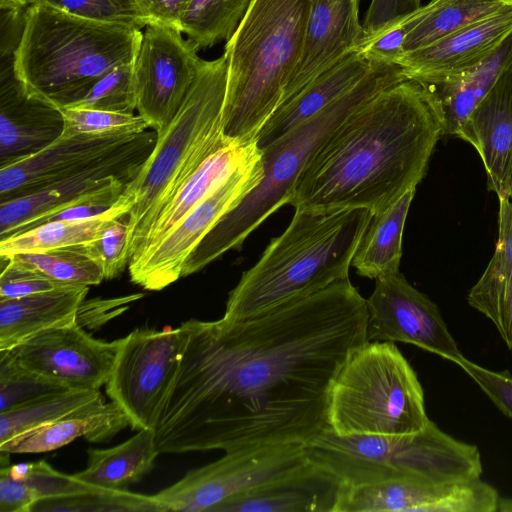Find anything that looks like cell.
<instances>
[{"label":"cell","instance_id":"1","mask_svg":"<svg viewBox=\"0 0 512 512\" xmlns=\"http://www.w3.org/2000/svg\"><path fill=\"white\" fill-rule=\"evenodd\" d=\"M367 324L349 278L246 320L183 322L160 453L306 445L329 428L332 382L368 341Z\"/></svg>","mask_w":512,"mask_h":512},{"label":"cell","instance_id":"2","mask_svg":"<svg viewBox=\"0 0 512 512\" xmlns=\"http://www.w3.org/2000/svg\"><path fill=\"white\" fill-rule=\"evenodd\" d=\"M443 135L427 85L405 79L353 111L320 145L289 202L295 209L381 211L426 174Z\"/></svg>","mask_w":512,"mask_h":512},{"label":"cell","instance_id":"3","mask_svg":"<svg viewBox=\"0 0 512 512\" xmlns=\"http://www.w3.org/2000/svg\"><path fill=\"white\" fill-rule=\"evenodd\" d=\"M371 217L372 212L364 208L295 209L285 231L271 240L230 291L222 318L246 320L349 278L353 256Z\"/></svg>","mask_w":512,"mask_h":512},{"label":"cell","instance_id":"4","mask_svg":"<svg viewBox=\"0 0 512 512\" xmlns=\"http://www.w3.org/2000/svg\"><path fill=\"white\" fill-rule=\"evenodd\" d=\"M142 35L139 29L32 3L14 53V72L29 96L64 109L111 69L134 62Z\"/></svg>","mask_w":512,"mask_h":512},{"label":"cell","instance_id":"5","mask_svg":"<svg viewBox=\"0 0 512 512\" xmlns=\"http://www.w3.org/2000/svg\"><path fill=\"white\" fill-rule=\"evenodd\" d=\"M312 0H253L225 45L224 134L250 143L280 105L302 53Z\"/></svg>","mask_w":512,"mask_h":512},{"label":"cell","instance_id":"6","mask_svg":"<svg viewBox=\"0 0 512 512\" xmlns=\"http://www.w3.org/2000/svg\"><path fill=\"white\" fill-rule=\"evenodd\" d=\"M405 79L399 64L377 60L343 96L261 149L260 182L206 235L187 259L182 277L202 270L231 249H240L264 220L289 204L300 174L334 129L375 94Z\"/></svg>","mask_w":512,"mask_h":512},{"label":"cell","instance_id":"7","mask_svg":"<svg viewBox=\"0 0 512 512\" xmlns=\"http://www.w3.org/2000/svg\"><path fill=\"white\" fill-rule=\"evenodd\" d=\"M227 59L203 60L181 108L160 131L154 148L119 202L128 213L129 246L213 153L234 142L224 134Z\"/></svg>","mask_w":512,"mask_h":512},{"label":"cell","instance_id":"8","mask_svg":"<svg viewBox=\"0 0 512 512\" xmlns=\"http://www.w3.org/2000/svg\"><path fill=\"white\" fill-rule=\"evenodd\" d=\"M305 446L310 460L347 485L467 481L481 478L483 471L476 445L455 439L431 420L409 435L338 436L327 429Z\"/></svg>","mask_w":512,"mask_h":512},{"label":"cell","instance_id":"9","mask_svg":"<svg viewBox=\"0 0 512 512\" xmlns=\"http://www.w3.org/2000/svg\"><path fill=\"white\" fill-rule=\"evenodd\" d=\"M328 426L338 436L409 435L430 419L416 372L393 342L367 341L334 378Z\"/></svg>","mask_w":512,"mask_h":512},{"label":"cell","instance_id":"10","mask_svg":"<svg viewBox=\"0 0 512 512\" xmlns=\"http://www.w3.org/2000/svg\"><path fill=\"white\" fill-rule=\"evenodd\" d=\"M183 341L180 326L162 331L136 328L122 338L105 388L132 429L155 430L178 370Z\"/></svg>","mask_w":512,"mask_h":512},{"label":"cell","instance_id":"11","mask_svg":"<svg viewBox=\"0 0 512 512\" xmlns=\"http://www.w3.org/2000/svg\"><path fill=\"white\" fill-rule=\"evenodd\" d=\"M307 460L304 444L228 451L152 496L162 511L211 512L223 501L281 477Z\"/></svg>","mask_w":512,"mask_h":512},{"label":"cell","instance_id":"12","mask_svg":"<svg viewBox=\"0 0 512 512\" xmlns=\"http://www.w3.org/2000/svg\"><path fill=\"white\" fill-rule=\"evenodd\" d=\"M262 175L260 154L239 167L160 241L132 257L128 264L131 281L145 290L160 291L180 279L189 256L220 219L258 185Z\"/></svg>","mask_w":512,"mask_h":512},{"label":"cell","instance_id":"13","mask_svg":"<svg viewBox=\"0 0 512 512\" xmlns=\"http://www.w3.org/2000/svg\"><path fill=\"white\" fill-rule=\"evenodd\" d=\"M197 51L180 30L158 24L144 28L134 60L136 110L154 131L162 130L185 101L202 62Z\"/></svg>","mask_w":512,"mask_h":512},{"label":"cell","instance_id":"14","mask_svg":"<svg viewBox=\"0 0 512 512\" xmlns=\"http://www.w3.org/2000/svg\"><path fill=\"white\" fill-rule=\"evenodd\" d=\"M366 306L368 341L411 344L453 363L463 356L438 306L400 271L375 279Z\"/></svg>","mask_w":512,"mask_h":512},{"label":"cell","instance_id":"15","mask_svg":"<svg viewBox=\"0 0 512 512\" xmlns=\"http://www.w3.org/2000/svg\"><path fill=\"white\" fill-rule=\"evenodd\" d=\"M121 341L96 339L74 321L2 352L30 372L68 389H100L109 378Z\"/></svg>","mask_w":512,"mask_h":512},{"label":"cell","instance_id":"16","mask_svg":"<svg viewBox=\"0 0 512 512\" xmlns=\"http://www.w3.org/2000/svg\"><path fill=\"white\" fill-rule=\"evenodd\" d=\"M156 131L145 130L80 171L24 196L0 203V240L22 225L53 213L116 179L131 182L150 156Z\"/></svg>","mask_w":512,"mask_h":512},{"label":"cell","instance_id":"17","mask_svg":"<svg viewBox=\"0 0 512 512\" xmlns=\"http://www.w3.org/2000/svg\"><path fill=\"white\" fill-rule=\"evenodd\" d=\"M512 34V3L425 47L402 53L399 64L408 79L436 85L472 69Z\"/></svg>","mask_w":512,"mask_h":512},{"label":"cell","instance_id":"18","mask_svg":"<svg viewBox=\"0 0 512 512\" xmlns=\"http://www.w3.org/2000/svg\"><path fill=\"white\" fill-rule=\"evenodd\" d=\"M359 3L360 0L311 1L300 60L280 105L347 55L361 49L368 33L359 20Z\"/></svg>","mask_w":512,"mask_h":512},{"label":"cell","instance_id":"19","mask_svg":"<svg viewBox=\"0 0 512 512\" xmlns=\"http://www.w3.org/2000/svg\"><path fill=\"white\" fill-rule=\"evenodd\" d=\"M61 109L29 96L14 72V57L0 61V168L23 160L58 139Z\"/></svg>","mask_w":512,"mask_h":512},{"label":"cell","instance_id":"20","mask_svg":"<svg viewBox=\"0 0 512 512\" xmlns=\"http://www.w3.org/2000/svg\"><path fill=\"white\" fill-rule=\"evenodd\" d=\"M137 134H61L36 154L0 168V203L80 171Z\"/></svg>","mask_w":512,"mask_h":512},{"label":"cell","instance_id":"21","mask_svg":"<svg viewBox=\"0 0 512 512\" xmlns=\"http://www.w3.org/2000/svg\"><path fill=\"white\" fill-rule=\"evenodd\" d=\"M346 483L308 458L290 472L231 497L211 512H337Z\"/></svg>","mask_w":512,"mask_h":512},{"label":"cell","instance_id":"22","mask_svg":"<svg viewBox=\"0 0 512 512\" xmlns=\"http://www.w3.org/2000/svg\"><path fill=\"white\" fill-rule=\"evenodd\" d=\"M460 139L478 152L487 186L512 199V61L466 120Z\"/></svg>","mask_w":512,"mask_h":512},{"label":"cell","instance_id":"23","mask_svg":"<svg viewBox=\"0 0 512 512\" xmlns=\"http://www.w3.org/2000/svg\"><path fill=\"white\" fill-rule=\"evenodd\" d=\"M260 154L254 141L232 142L209 156L133 239L129 246L130 259L160 241L239 167Z\"/></svg>","mask_w":512,"mask_h":512},{"label":"cell","instance_id":"24","mask_svg":"<svg viewBox=\"0 0 512 512\" xmlns=\"http://www.w3.org/2000/svg\"><path fill=\"white\" fill-rule=\"evenodd\" d=\"M376 61L358 50L316 77L274 111L256 137L258 148H265L343 96L371 70Z\"/></svg>","mask_w":512,"mask_h":512},{"label":"cell","instance_id":"25","mask_svg":"<svg viewBox=\"0 0 512 512\" xmlns=\"http://www.w3.org/2000/svg\"><path fill=\"white\" fill-rule=\"evenodd\" d=\"M130 426L125 412L105 398L89 403L55 421L22 433L0 444V451L10 454L49 452L84 437L89 442H103Z\"/></svg>","mask_w":512,"mask_h":512},{"label":"cell","instance_id":"26","mask_svg":"<svg viewBox=\"0 0 512 512\" xmlns=\"http://www.w3.org/2000/svg\"><path fill=\"white\" fill-rule=\"evenodd\" d=\"M89 286L66 285L29 296L0 300V351L51 328L76 321Z\"/></svg>","mask_w":512,"mask_h":512},{"label":"cell","instance_id":"27","mask_svg":"<svg viewBox=\"0 0 512 512\" xmlns=\"http://www.w3.org/2000/svg\"><path fill=\"white\" fill-rule=\"evenodd\" d=\"M498 200L494 254L470 289L467 301L493 323L504 344L512 350V199Z\"/></svg>","mask_w":512,"mask_h":512},{"label":"cell","instance_id":"28","mask_svg":"<svg viewBox=\"0 0 512 512\" xmlns=\"http://www.w3.org/2000/svg\"><path fill=\"white\" fill-rule=\"evenodd\" d=\"M511 61L512 34L496 51L472 69L436 85H427L436 102L443 134L460 137L471 112Z\"/></svg>","mask_w":512,"mask_h":512},{"label":"cell","instance_id":"29","mask_svg":"<svg viewBox=\"0 0 512 512\" xmlns=\"http://www.w3.org/2000/svg\"><path fill=\"white\" fill-rule=\"evenodd\" d=\"M416 188L406 191L386 208L372 214L351 266L370 279L399 272L403 231Z\"/></svg>","mask_w":512,"mask_h":512},{"label":"cell","instance_id":"30","mask_svg":"<svg viewBox=\"0 0 512 512\" xmlns=\"http://www.w3.org/2000/svg\"><path fill=\"white\" fill-rule=\"evenodd\" d=\"M159 454L155 430L142 429L112 448L89 449L86 468L74 475L95 487L121 490L148 474Z\"/></svg>","mask_w":512,"mask_h":512},{"label":"cell","instance_id":"31","mask_svg":"<svg viewBox=\"0 0 512 512\" xmlns=\"http://www.w3.org/2000/svg\"><path fill=\"white\" fill-rule=\"evenodd\" d=\"M508 0H431L407 16L402 53L432 44L470 24L494 15Z\"/></svg>","mask_w":512,"mask_h":512},{"label":"cell","instance_id":"32","mask_svg":"<svg viewBox=\"0 0 512 512\" xmlns=\"http://www.w3.org/2000/svg\"><path fill=\"white\" fill-rule=\"evenodd\" d=\"M446 495L434 482L385 481L347 485L337 512L417 511L437 512Z\"/></svg>","mask_w":512,"mask_h":512},{"label":"cell","instance_id":"33","mask_svg":"<svg viewBox=\"0 0 512 512\" xmlns=\"http://www.w3.org/2000/svg\"><path fill=\"white\" fill-rule=\"evenodd\" d=\"M131 208L119 201L105 214L80 221H54L0 240V255L41 252L82 245L100 238L108 223L128 214Z\"/></svg>","mask_w":512,"mask_h":512},{"label":"cell","instance_id":"34","mask_svg":"<svg viewBox=\"0 0 512 512\" xmlns=\"http://www.w3.org/2000/svg\"><path fill=\"white\" fill-rule=\"evenodd\" d=\"M103 397L99 389H68L35 398L0 412V444Z\"/></svg>","mask_w":512,"mask_h":512},{"label":"cell","instance_id":"35","mask_svg":"<svg viewBox=\"0 0 512 512\" xmlns=\"http://www.w3.org/2000/svg\"><path fill=\"white\" fill-rule=\"evenodd\" d=\"M253 0H191L180 30L196 48L228 41L237 30Z\"/></svg>","mask_w":512,"mask_h":512},{"label":"cell","instance_id":"36","mask_svg":"<svg viewBox=\"0 0 512 512\" xmlns=\"http://www.w3.org/2000/svg\"><path fill=\"white\" fill-rule=\"evenodd\" d=\"M14 255L66 284L91 286L105 279L100 264L86 251L84 244Z\"/></svg>","mask_w":512,"mask_h":512},{"label":"cell","instance_id":"37","mask_svg":"<svg viewBox=\"0 0 512 512\" xmlns=\"http://www.w3.org/2000/svg\"><path fill=\"white\" fill-rule=\"evenodd\" d=\"M34 511H162L152 495L121 490L96 492L48 498L37 501L30 509Z\"/></svg>","mask_w":512,"mask_h":512},{"label":"cell","instance_id":"38","mask_svg":"<svg viewBox=\"0 0 512 512\" xmlns=\"http://www.w3.org/2000/svg\"><path fill=\"white\" fill-rule=\"evenodd\" d=\"M70 107L134 113L136 109L134 62L111 69L94 83L81 100Z\"/></svg>","mask_w":512,"mask_h":512},{"label":"cell","instance_id":"39","mask_svg":"<svg viewBox=\"0 0 512 512\" xmlns=\"http://www.w3.org/2000/svg\"><path fill=\"white\" fill-rule=\"evenodd\" d=\"M8 470L13 478L25 483L32 493L35 503L42 499L104 490L81 481L74 474L67 475L58 472L44 460L9 465Z\"/></svg>","mask_w":512,"mask_h":512},{"label":"cell","instance_id":"40","mask_svg":"<svg viewBox=\"0 0 512 512\" xmlns=\"http://www.w3.org/2000/svg\"><path fill=\"white\" fill-rule=\"evenodd\" d=\"M41 2L91 21L142 30L148 25L136 0H28Z\"/></svg>","mask_w":512,"mask_h":512},{"label":"cell","instance_id":"41","mask_svg":"<svg viewBox=\"0 0 512 512\" xmlns=\"http://www.w3.org/2000/svg\"><path fill=\"white\" fill-rule=\"evenodd\" d=\"M62 134H137L149 129L148 123L134 113H120L79 107L61 109Z\"/></svg>","mask_w":512,"mask_h":512},{"label":"cell","instance_id":"42","mask_svg":"<svg viewBox=\"0 0 512 512\" xmlns=\"http://www.w3.org/2000/svg\"><path fill=\"white\" fill-rule=\"evenodd\" d=\"M63 390L68 388L30 372L0 351V412Z\"/></svg>","mask_w":512,"mask_h":512},{"label":"cell","instance_id":"43","mask_svg":"<svg viewBox=\"0 0 512 512\" xmlns=\"http://www.w3.org/2000/svg\"><path fill=\"white\" fill-rule=\"evenodd\" d=\"M0 300L53 290L66 284L44 274L17 255H0Z\"/></svg>","mask_w":512,"mask_h":512},{"label":"cell","instance_id":"44","mask_svg":"<svg viewBox=\"0 0 512 512\" xmlns=\"http://www.w3.org/2000/svg\"><path fill=\"white\" fill-rule=\"evenodd\" d=\"M84 247L100 264L105 279L119 276L130 261L128 214L112 219L100 238Z\"/></svg>","mask_w":512,"mask_h":512},{"label":"cell","instance_id":"45","mask_svg":"<svg viewBox=\"0 0 512 512\" xmlns=\"http://www.w3.org/2000/svg\"><path fill=\"white\" fill-rule=\"evenodd\" d=\"M478 385L494 405L512 420V375L508 371H493L462 356L456 362Z\"/></svg>","mask_w":512,"mask_h":512},{"label":"cell","instance_id":"46","mask_svg":"<svg viewBox=\"0 0 512 512\" xmlns=\"http://www.w3.org/2000/svg\"><path fill=\"white\" fill-rule=\"evenodd\" d=\"M28 0H0V59L13 58L26 25Z\"/></svg>","mask_w":512,"mask_h":512},{"label":"cell","instance_id":"47","mask_svg":"<svg viewBox=\"0 0 512 512\" xmlns=\"http://www.w3.org/2000/svg\"><path fill=\"white\" fill-rule=\"evenodd\" d=\"M142 297L143 294L139 293L109 299L84 300L77 310L76 323L82 328L98 330Z\"/></svg>","mask_w":512,"mask_h":512},{"label":"cell","instance_id":"48","mask_svg":"<svg viewBox=\"0 0 512 512\" xmlns=\"http://www.w3.org/2000/svg\"><path fill=\"white\" fill-rule=\"evenodd\" d=\"M421 7V0H371L364 28L368 38L400 22Z\"/></svg>","mask_w":512,"mask_h":512},{"label":"cell","instance_id":"49","mask_svg":"<svg viewBox=\"0 0 512 512\" xmlns=\"http://www.w3.org/2000/svg\"><path fill=\"white\" fill-rule=\"evenodd\" d=\"M8 466L0 467V512H30L35 499L23 481L10 475Z\"/></svg>","mask_w":512,"mask_h":512},{"label":"cell","instance_id":"50","mask_svg":"<svg viewBox=\"0 0 512 512\" xmlns=\"http://www.w3.org/2000/svg\"><path fill=\"white\" fill-rule=\"evenodd\" d=\"M136 2L148 24L164 25L180 30L181 19L191 0H136Z\"/></svg>","mask_w":512,"mask_h":512},{"label":"cell","instance_id":"51","mask_svg":"<svg viewBox=\"0 0 512 512\" xmlns=\"http://www.w3.org/2000/svg\"><path fill=\"white\" fill-rule=\"evenodd\" d=\"M496 512H512V497H500Z\"/></svg>","mask_w":512,"mask_h":512},{"label":"cell","instance_id":"52","mask_svg":"<svg viewBox=\"0 0 512 512\" xmlns=\"http://www.w3.org/2000/svg\"><path fill=\"white\" fill-rule=\"evenodd\" d=\"M508 1H511V2H512V0H508Z\"/></svg>","mask_w":512,"mask_h":512}]
</instances>
